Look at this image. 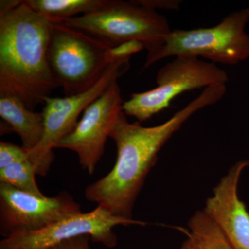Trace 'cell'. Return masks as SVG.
<instances>
[{
  "label": "cell",
  "mask_w": 249,
  "mask_h": 249,
  "mask_svg": "<svg viewBox=\"0 0 249 249\" xmlns=\"http://www.w3.org/2000/svg\"><path fill=\"white\" fill-rule=\"evenodd\" d=\"M227 90L226 85L206 88L168 121L154 127L129 123L122 111L109 136L117 149L115 164L107 175L87 187L85 198L112 215L132 219L134 204L162 147L195 113L219 102Z\"/></svg>",
  "instance_id": "cell-1"
},
{
  "label": "cell",
  "mask_w": 249,
  "mask_h": 249,
  "mask_svg": "<svg viewBox=\"0 0 249 249\" xmlns=\"http://www.w3.org/2000/svg\"><path fill=\"white\" fill-rule=\"evenodd\" d=\"M52 27L24 1L0 14V95L16 96L33 111L58 88L47 58Z\"/></svg>",
  "instance_id": "cell-2"
},
{
  "label": "cell",
  "mask_w": 249,
  "mask_h": 249,
  "mask_svg": "<svg viewBox=\"0 0 249 249\" xmlns=\"http://www.w3.org/2000/svg\"><path fill=\"white\" fill-rule=\"evenodd\" d=\"M62 24L111 47L139 41L148 53L163 45L172 31L165 16L139 4L137 0H109L102 9L71 18Z\"/></svg>",
  "instance_id": "cell-3"
},
{
  "label": "cell",
  "mask_w": 249,
  "mask_h": 249,
  "mask_svg": "<svg viewBox=\"0 0 249 249\" xmlns=\"http://www.w3.org/2000/svg\"><path fill=\"white\" fill-rule=\"evenodd\" d=\"M249 9L228 15L214 27L172 31L163 45L147 53L145 68L168 57L204 58L211 62L236 65L249 58V36L246 26Z\"/></svg>",
  "instance_id": "cell-4"
},
{
  "label": "cell",
  "mask_w": 249,
  "mask_h": 249,
  "mask_svg": "<svg viewBox=\"0 0 249 249\" xmlns=\"http://www.w3.org/2000/svg\"><path fill=\"white\" fill-rule=\"evenodd\" d=\"M111 48L83 31L53 24L47 53L51 72L65 96L83 92L92 87L110 65Z\"/></svg>",
  "instance_id": "cell-5"
},
{
  "label": "cell",
  "mask_w": 249,
  "mask_h": 249,
  "mask_svg": "<svg viewBox=\"0 0 249 249\" xmlns=\"http://www.w3.org/2000/svg\"><path fill=\"white\" fill-rule=\"evenodd\" d=\"M227 72L213 62L192 56L175 57L157 74V86L145 92L134 93L124 101L123 111L139 123L170 107L174 98L186 91L227 84Z\"/></svg>",
  "instance_id": "cell-6"
},
{
  "label": "cell",
  "mask_w": 249,
  "mask_h": 249,
  "mask_svg": "<svg viewBox=\"0 0 249 249\" xmlns=\"http://www.w3.org/2000/svg\"><path fill=\"white\" fill-rule=\"evenodd\" d=\"M130 58L111 62L99 80L83 92L65 97H49L44 101L42 111L45 123L40 143L27 150L29 160L39 176L45 177L53 163V150L58 142L72 132L85 109L99 98L108 87L124 75L130 67Z\"/></svg>",
  "instance_id": "cell-7"
},
{
  "label": "cell",
  "mask_w": 249,
  "mask_h": 249,
  "mask_svg": "<svg viewBox=\"0 0 249 249\" xmlns=\"http://www.w3.org/2000/svg\"><path fill=\"white\" fill-rule=\"evenodd\" d=\"M80 213V205L67 192L47 197L0 183V234L4 238L37 231Z\"/></svg>",
  "instance_id": "cell-8"
},
{
  "label": "cell",
  "mask_w": 249,
  "mask_h": 249,
  "mask_svg": "<svg viewBox=\"0 0 249 249\" xmlns=\"http://www.w3.org/2000/svg\"><path fill=\"white\" fill-rule=\"evenodd\" d=\"M135 224L143 226L146 223L116 217L98 206L89 213L70 216L37 231L4 238L0 242V249H47L81 235H89L93 242L113 248L117 242L113 229Z\"/></svg>",
  "instance_id": "cell-9"
},
{
  "label": "cell",
  "mask_w": 249,
  "mask_h": 249,
  "mask_svg": "<svg viewBox=\"0 0 249 249\" xmlns=\"http://www.w3.org/2000/svg\"><path fill=\"white\" fill-rule=\"evenodd\" d=\"M124 102L120 87L115 80L85 109L74 129L58 142L55 148L76 152L82 168L92 175L123 111Z\"/></svg>",
  "instance_id": "cell-10"
},
{
  "label": "cell",
  "mask_w": 249,
  "mask_h": 249,
  "mask_svg": "<svg viewBox=\"0 0 249 249\" xmlns=\"http://www.w3.org/2000/svg\"><path fill=\"white\" fill-rule=\"evenodd\" d=\"M249 165L247 160L232 165L214 187L204 209L217 223L233 249H249V213L238 196L241 175Z\"/></svg>",
  "instance_id": "cell-11"
},
{
  "label": "cell",
  "mask_w": 249,
  "mask_h": 249,
  "mask_svg": "<svg viewBox=\"0 0 249 249\" xmlns=\"http://www.w3.org/2000/svg\"><path fill=\"white\" fill-rule=\"evenodd\" d=\"M0 116L19 135L24 149L32 150L40 143L45 131L42 112H34L19 98L4 94L0 95Z\"/></svg>",
  "instance_id": "cell-12"
},
{
  "label": "cell",
  "mask_w": 249,
  "mask_h": 249,
  "mask_svg": "<svg viewBox=\"0 0 249 249\" xmlns=\"http://www.w3.org/2000/svg\"><path fill=\"white\" fill-rule=\"evenodd\" d=\"M109 0H26L24 3L52 24L98 11Z\"/></svg>",
  "instance_id": "cell-13"
},
{
  "label": "cell",
  "mask_w": 249,
  "mask_h": 249,
  "mask_svg": "<svg viewBox=\"0 0 249 249\" xmlns=\"http://www.w3.org/2000/svg\"><path fill=\"white\" fill-rule=\"evenodd\" d=\"M188 227V238L179 249H233L217 223L204 210L193 214Z\"/></svg>",
  "instance_id": "cell-14"
},
{
  "label": "cell",
  "mask_w": 249,
  "mask_h": 249,
  "mask_svg": "<svg viewBox=\"0 0 249 249\" xmlns=\"http://www.w3.org/2000/svg\"><path fill=\"white\" fill-rule=\"evenodd\" d=\"M36 175L35 166L29 160L0 169V183L10 185L25 193L45 196L36 183Z\"/></svg>",
  "instance_id": "cell-15"
},
{
  "label": "cell",
  "mask_w": 249,
  "mask_h": 249,
  "mask_svg": "<svg viewBox=\"0 0 249 249\" xmlns=\"http://www.w3.org/2000/svg\"><path fill=\"white\" fill-rule=\"evenodd\" d=\"M29 160V153L24 147L11 142H0V169Z\"/></svg>",
  "instance_id": "cell-16"
},
{
  "label": "cell",
  "mask_w": 249,
  "mask_h": 249,
  "mask_svg": "<svg viewBox=\"0 0 249 249\" xmlns=\"http://www.w3.org/2000/svg\"><path fill=\"white\" fill-rule=\"evenodd\" d=\"M144 49L145 46L139 41L132 40L124 42L109 49L107 52L108 61L111 63L117 60L131 58L133 54L138 53Z\"/></svg>",
  "instance_id": "cell-17"
},
{
  "label": "cell",
  "mask_w": 249,
  "mask_h": 249,
  "mask_svg": "<svg viewBox=\"0 0 249 249\" xmlns=\"http://www.w3.org/2000/svg\"><path fill=\"white\" fill-rule=\"evenodd\" d=\"M89 235H81L69 240L63 241L60 243L49 247L47 249H91Z\"/></svg>",
  "instance_id": "cell-18"
},
{
  "label": "cell",
  "mask_w": 249,
  "mask_h": 249,
  "mask_svg": "<svg viewBox=\"0 0 249 249\" xmlns=\"http://www.w3.org/2000/svg\"><path fill=\"white\" fill-rule=\"evenodd\" d=\"M139 4L152 10H175L179 8L181 1H164V0H137Z\"/></svg>",
  "instance_id": "cell-19"
},
{
  "label": "cell",
  "mask_w": 249,
  "mask_h": 249,
  "mask_svg": "<svg viewBox=\"0 0 249 249\" xmlns=\"http://www.w3.org/2000/svg\"><path fill=\"white\" fill-rule=\"evenodd\" d=\"M21 0H1L0 1V14H4L14 9L22 4Z\"/></svg>",
  "instance_id": "cell-20"
}]
</instances>
